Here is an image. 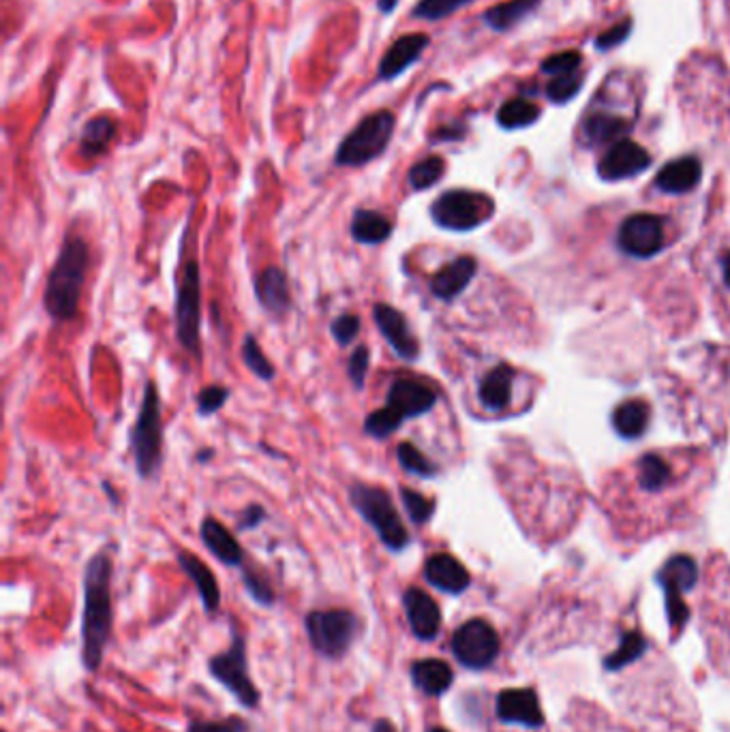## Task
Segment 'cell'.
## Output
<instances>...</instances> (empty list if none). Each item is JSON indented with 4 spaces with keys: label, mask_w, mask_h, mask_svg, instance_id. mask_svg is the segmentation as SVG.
Returning a JSON list of instances; mask_svg holds the SVG:
<instances>
[{
    "label": "cell",
    "mask_w": 730,
    "mask_h": 732,
    "mask_svg": "<svg viewBox=\"0 0 730 732\" xmlns=\"http://www.w3.org/2000/svg\"><path fill=\"white\" fill-rule=\"evenodd\" d=\"M112 572L108 551L90 557L84 568V610H82V664L88 673H97L105 647L112 636Z\"/></svg>",
    "instance_id": "6da1fadb"
},
{
    "label": "cell",
    "mask_w": 730,
    "mask_h": 732,
    "mask_svg": "<svg viewBox=\"0 0 730 732\" xmlns=\"http://www.w3.org/2000/svg\"><path fill=\"white\" fill-rule=\"evenodd\" d=\"M88 272V244L67 236L43 289V307L54 322H69L80 307Z\"/></svg>",
    "instance_id": "7a4b0ae2"
},
{
    "label": "cell",
    "mask_w": 730,
    "mask_h": 732,
    "mask_svg": "<svg viewBox=\"0 0 730 732\" xmlns=\"http://www.w3.org/2000/svg\"><path fill=\"white\" fill-rule=\"evenodd\" d=\"M349 501L390 553H401L412 542L409 531L394 508V501L382 486L356 482L349 488Z\"/></svg>",
    "instance_id": "3957f363"
},
{
    "label": "cell",
    "mask_w": 730,
    "mask_h": 732,
    "mask_svg": "<svg viewBox=\"0 0 730 732\" xmlns=\"http://www.w3.org/2000/svg\"><path fill=\"white\" fill-rule=\"evenodd\" d=\"M131 452L138 476L144 480L155 478L163 461V420H161V396L155 379L146 381L138 420L131 431Z\"/></svg>",
    "instance_id": "277c9868"
},
{
    "label": "cell",
    "mask_w": 730,
    "mask_h": 732,
    "mask_svg": "<svg viewBox=\"0 0 730 732\" xmlns=\"http://www.w3.org/2000/svg\"><path fill=\"white\" fill-rule=\"evenodd\" d=\"M397 127V118L390 110H377L364 116L358 125L349 131L334 152V163L339 167H362L379 159L390 146V140Z\"/></svg>",
    "instance_id": "5b68a950"
},
{
    "label": "cell",
    "mask_w": 730,
    "mask_h": 732,
    "mask_svg": "<svg viewBox=\"0 0 730 732\" xmlns=\"http://www.w3.org/2000/svg\"><path fill=\"white\" fill-rule=\"evenodd\" d=\"M304 630L313 649L328 660H341L360 634V619L352 610H313L304 617Z\"/></svg>",
    "instance_id": "8992f818"
},
{
    "label": "cell",
    "mask_w": 730,
    "mask_h": 732,
    "mask_svg": "<svg viewBox=\"0 0 730 732\" xmlns=\"http://www.w3.org/2000/svg\"><path fill=\"white\" fill-rule=\"evenodd\" d=\"M208 670L210 675L219 681V685H223V688L238 700V705H242L245 709L260 707L262 694L255 688V683L251 679L247 640L240 630L234 632L232 645L227 647V651L212 655L208 660Z\"/></svg>",
    "instance_id": "52a82bcc"
},
{
    "label": "cell",
    "mask_w": 730,
    "mask_h": 732,
    "mask_svg": "<svg viewBox=\"0 0 730 732\" xmlns=\"http://www.w3.org/2000/svg\"><path fill=\"white\" fill-rule=\"evenodd\" d=\"M495 204L486 193L452 189L441 193L431 204V219L441 230L469 232L493 217Z\"/></svg>",
    "instance_id": "ba28073f"
},
{
    "label": "cell",
    "mask_w": 730,
    "mask_h": 732,
    "mask_svg": "<svg viewBox=\"0 0 730 732\" xmlns=\"http://www.w3.org/2000/svg\"><path fill=\"white\" fill-rule=\"evenodd\" d=\"M176 339L187 354L202 358V277L197 262H187L176 287Z\"/></svg>",
    "instance_id": "9c48e42d"
},
{
    "label": "cell",
    "mask_w": 730,
    "mask_h": 732,
    "mask_svg": "<svg viewBox=\"0 0 730 732\" xmlns=\"http://www.w3.org/2000/svg\"><path fill=\"white\" fill-rule=\"evenodd\" d=\"M452 653L465 668L482 670L491 666L499 653V636L484 619H469L452 636Z\"/></svg>",
    "instance_id": "30bf717a"
},
{
    "label": "cell",
    "mask_w": 730,
    "mask_h": 732,
    "mask_svg": "<svg viewBox=\"0 0 730 732\" xmlns=\"http://www.w3.org/2000/svg\"><path fill=\"white\" fill-rule=\"evenodd\" d=\"M696 576V563L686 555L673 557L660 572V583L666 591L668 619H671L673 630H681L690 617L688 606L683 602V593L694 587Z\"/></svg>",
    "instance_id": "8fae6325"
},
{
    "label": "cell",
    "mask_w": 730,
    "mask_h": 732,
    "mask_svg": "<svg viewBox=\"0 0 730 732\" xmlns=\"http://www.w3.org/2000/svg\"><path fill=\"white\" fill-rule=\"evenodd\" d=\"M373 322L401 360L414 362L420 356V343L399 309L390 307L386 302H377L373 307Z\"/></svg>",
    "instance_id": "7c38bea8"
},
{
    "label": "cell",
    "mask_w": 730,
    "mask_h": 732,
    "mask_svg": "<svg viewBox=\"0 0 730 732\" xmlns=\"http://www.w3.org/2000/svg\"><path fill=\"white\" fill-rule=\"evenodd\" d=\"M664 244L662 221L653 215H632L619 230V247L634 257L656 255Z\"/></svg>",
    "instance_id": "4fadbf2b"
},
{
    "label": "cell",
    "mask_w": 730,
    "mask_h": 732,
    "mask_svg": "<svg viewBox=\"0 0 730 732\" xmlns=\"http://www.w3.org/2000/svg\"><path fill=\"white\" fill-rule=\"evenodd\" d=\"M651 165V155L632 140H617L598 165V174L604 180H623L643 174Z\"/></svg>",
    "instance_id": "5bb4252c"
},
{
    "label": "cell",
    "mask_w": 730,
    "mask_h": 732,
    "mask_svg": "<svg viewBox=\"0 0 730 732\" xmlns=\"http://www.w3.org/2000/svg\"><path fill=\"white\" fill-rule=\"evenodd\" d=\"M435 403H437V392L416 379L392 381L386 394V405H390L405 420L429 414Z\"/></svg>",
    "instance_id": "9a60e30c"
},
{
    "label": "cell",
    "mask_w": 730,
    "mask_h": 732,
    "mask_svg": "<svg viewBox=\"0 0 730 732\" xmlns=\"http://www.w3.org/2000/svg\"><path fill=\"white\" fill-rule=\"evenodd\" d=\"M431 37L424 33H409L394 41L386 54L379 60L377 67V80L379 82H390L399 78L409 67H414L422 58L424 50L429 48Z\"/></svg>",
    "instance_id": "2e32d148"
},
{
    "label": "cell",
    "mask_w": 730,
    "mask_h": 732,
    "mask_svg": "<svg viewBox=\"0 0 730 732\" xmlns=\"http://www.w3.org/2000/svg\"><path fill=\"white\" fill-rule=\"evenodd\" d=\"M403 608L409 630L418 640H433L441 630V610L427 591L409 587L403 593Z\"/></svg>",
    "instance_id": "e0dca14e"
},
{
    "label": "cell",
    "mask_w": 730,
    "mask_h": 732,
    "mask_svg": "<svg viewBox=\"0 0 730 732\" xmlns=\"http://www.w3.org/2000/svg\"><path fill=\"white\" fill-rule=\"evenodd\" d=\"M497 718L506 724H519L538 728L542 724V711L534 690H504L497 696Z\"/></svg>",
    "instance_id": "ac0fdd59"
},
{
    "label": "cell",
    "mask_w": 730,
    "mask_h": 732,
    "mask_svg": "<svg viewBox=\"0 0 730 732\" xmlns=\"http://www.w3.org/2000/svg\"><path fill=\"white\" fill-rule=\"evenodd\" d=\"M255 298L260 307L270 315L283 317L292 309L290 283H287L285 272L277 266H268L255 279Z\"/></svg>",
    "instance_id": "d6986e66"
},
{
    "label": "cell",
    "mask_w": 730,
    "mask_h": 732,
    "mask_svg": "<svg viewBox=\"0 0 730 732\" xmlns=\"http://www.w3.org/2000/svg\"><path fill=\"white\" fill-rule=\"evenodd\" d=\"M424 578H427L429 585L450 593V596H459L471 583L467 568L448 553H437L427 559V563H424Z\"/></svg>",
    "instance_id": "ffe728a7"
},
{
    "label": "cell",
    "mask_w": 730,
    "mask_h": 732,
    "mask_svg": "<svg viewBox=\"0 0 730 732\" xmlns=\"http://www.w3.org/2000/svg\"><path fill=\"white\" fill-rule=\"evenodd\" d=\"M200 538L208 551L215 555L221 563H225V566H230V568L242 566L245 551H242V546L234 538V533L225 525H221L217 518H212V516L204 518L200 525Z\"/></svg>",
    "instance_id": "44dd1931"
},
{
    "label": "cell",
    "mask_w": 730,
    "mask_h": 732,
    "mask_svg": "<svg viewBox=\"0 0 730 732\" xmlns=\"http://www.w3.org/2000/svg\"><path fill=\"white\" fill-rule=\"evenodd\" d=\"M476 270H478V264L474 257L465 255V257L454 259V262L441 268L431 279V292L435 294V298L450 302L463 292V289L471 283V279L476 277Z\"/></svg>",
    "instance_id": "7402d4cb"
},
{
    "label": "cell",
    "mask_w": 730,
    "mask_h": 732,
    "mask_svg": "<svg viewBox=\"0 0 730 732\" xmlns=\"http://www.w3.org/2000/svg\"><path fill=\"white\" fill-rule=\"evenodd\" d=\"M178 563H180L182 572L189 576V581H193L197 593H200V600H202L206 613H217L221 606V589H219V583H217L215 574H212V570L200 557L187 553V551L178 553Z\"/></svg>",
    "instance_id": "603a6c76"
},
{
    "label": "cell",
    "mask_w": 730,
    "mask_h": 732,
    "mask_svg": "<svg viewBox=\"0 0 730 732\" xmlns=\"http://www.w3.org/2000/svg\"><path fill=\"white\" fill-rule=\"evenodd\" d=\"M703 176V165L696 157H683L677 161L666 163L658 178L656 185L664 191V193H688L692 191L698 180Z\"/></svg>",
    "instance_id": "cb8c5ba5"
},
{
    "label": "cell",
    "mask_w": 730,
    "mask_h": 732,
    "mask_svg": "<svg viewBox=\"0 0 730 732\" xmlns=\"http://www.w3.org/2000/svg\"><path fill=\"white\" fill-rule=\"evenodd\" d=\"M412 681L416 688L427 694V696H441L450 690L454 681V673L448 662L429 658V660H418L412 664Z\"/></svg>",
    "instance_id": "d4e9b609"
},
{
    "label": "cell",
    "mask_w": 730,
    "mask_h": 732,
    "mask_svg": "<svg viewBox=\"0 0 730 732\" xmlns=\"http://www.w3.org/2000/svg\"><path fill=\"white\" fill-rule=\"evenodd\" d=\"M392 230V221L379 210L371 208H358L352 217V225H349L352 238L360 244H369V247L386 242L392 236Z\"/></svg>",
    "instance_id": "484cf974"
},
{
    "label": "cell",
    "mask_w": 730,
    "mask_h": 732,
    "mask_svg": "<svg viewBox=\"0 0 730 732\" xmlns=\"http://www.w3.org/2000/svg\"><path fill=\"white\" fill-rule=\"evenodd\" d=\"M540 7V0H508V3H499L484 11V24L497 30V33H506V30L521 24L525 18Z\"/></svg>",
    "instance_id": "4316f807"
},
{
    "label": "cell",
    "mask_w": 730,
    "mask_h": 732,
    "mask_svg": "<svg viewBox=\"0 0 730 732\" xmlns=\"http://www.w3.org/2000/svg\"><path fill=\"white\" fill-rule=\"evenodd\" d=\"M512 381H514V371L510 369V366L501 364V366H497V369H493L480 384L478 394H480L482 405L491 411L504 409L510 403Z\"/></svg>",
    "instance_id": "83f0119b"
},
{
    "label": "cell",
    "mask_w": 730,
    "mask_h": 732,
    "mask_svg": "<svg viewBox=\"0 0 730 732\" xmlns=\"http://www.w3.org/2000/svg\"><path fill=\"white\" fill-rule=\"evenodd\" d=\"M114 137H116V122L110 116H95L93 120H88L82 129L80 152L86 159H97L110 148Z\"/></svg>",
    "instance_id": "f1b7e54d"
},
{
    "label": "cell",
    "mask_w": 730,
    "mask_h": 732,
    "mask_svg": "<svg viewBox=\"0 0 730 732\" xmlns=\"http://www.w3.org/2000/svg\"><path fill=\"white\" fill-rule=\"evenodd\" d=\"M647 422H649V407L647 403L638 399L619 405L613 416L615 431L628 439H636L638 435H643L647 429Z\"/></svg>",
    "instance_id": "f546056e"
},
{
    "label": "cell",
    "mask_w": 730,
    "mask_h": 732,
    "mask_svg": "<svg viewBox=\"0 0 730 732\" xmlns=\"http://www.w3.org/2000/svg\"><path fill=\"white\" fill-rule=\"evenodd\" d=\"M626 131H628V122L613 114H591L583 122V133L593 144L613 142Z\"/></svg>",
    "instance_id": "4dcf8cb0"
},
{
    "label": "cell",
    "mask_w": 730,
    "mask_h": 732,
    "mask_svg": "<svg viewBox=\"0 0 730 732\" xmlns=\"http://www.w3.org/2000/svg\"><path fill=\"white\" fill-rule=\"evenodd\" d=\"M538 118H540L538 105L527 101V99H510V101H506L504 105H501L499 112H497L499 127H504L508 131L534 125Z\"/></svg>",
    "instance_id": "1f68e13d"
},
{
    "label": "cell",
    "mask_w": 730,
    "mask_h": 732,
    "mask_svg": "<svg viewBox=\"0 0 730 732\" xmlns=\"http://www.w3.org/2000/svg\"><path fill=\"white\" fill-rule=\"evenodd\" d=\"M240 356H242V362H245L247 369L262 381H272L277 375V369L275 364H272L264 349L260 345V341H257L253 334H247L245 339H242V347H240Z\"/></svg>",
    "instance_id": "d6a6232c"
},
{
    "label": "cell",
    "mask_w": 730,
    "mask_h": 732,
    "mask_svg": "<svg viewBox=\"0 0 730 732\" xmlns=\"http://www.w3.org/2000/svg\"><path fill=\"white\" fill-rule=\"evenodd\" d=\"M446 172V163L441 157H427L412 165V170L407 172V182L414 191H427L441 180Z\"/></svg>",
    "instance_id": "836d02e7"
},
{
    "label": "cell",
    "mask_w": 730,
    "mask_h": 732,
    "mask_svg": "<svg viewBox=\"0 0 730 732\" xmlns=\"http://www.w3.org/2000/svg\"><path fill=\"white\" fill-rule=\"evenodd\" d=\"M403 420L405 418H401L397 411H394L390 405H386L382 409L371 411V414L364 418L362 429L373 439H388L390 435H394L401 429Z\"/></svg>",
    "instance_id": "e575fe53"
},
{
    "label": "cell",
    "mask_w": 730,
    "mask_h": 732,
    "mask_svg": "<svg viewBox=\"0 0 730 732\" xmlns=\"http://www.w3.org/2000/svg\"><path fill=\"white\" fill-rule=\"evenodd\" d=\"M474 3V0H418V5L412 11V18L439 22L450 18L452 13Z\"/></svg>",
    "instance_id": "d590c367"
},
{
    "label": "cell",
    "mask_w": 730,
    "mask_h": 732,
    "mask_svg": "<svg viewBox=\"0 0 730 732\" xmlns=\"http://www.w3.org/2000/svg\"><path fill=\"white\" fill-rule=\"evenodd\" d=\"M397 461L407 474H414L418 478H433L437 474V467L409 441L397 446Z\"/></svg>",
    "instance_id": "8d00e7d4"
},
{
    "label": "cell",
    "mask_w": 730,
    "mask_h": 732,
    "mask_svg": "<svg viewBox=\"0 0 730 732\" xmlns=\"http://www.w3.org/2000/svg\"><path fill=\"white\" fill-rule=\"evenodd\" d=\"M401 503L407 512V516L412 518L414 525H424L431 521V516L435 512V503L431 499H427L424 495H420L418 491H412V488L401 486Z\"/></svg>",
    "instance_id": "74e56055"
},
{
    "label": "cell",
    "mask_w": 730,
    "mask_h": 732,
    "mask_svg": "<svg viewBox=\"0 0 730 732\" xmlns=\"http://www.w3.org/2000/svg\"><path fill=\"white\" fill-rule=\"evenodd\" d=\"M583 88V73H568V75H557V78L551 80V84L546 86V97H549L553 103H568L572 97H576L581 93Z\"/></svg>",
    "instance_id": "f35d334b"
},
{
    "label": "cell",
    "mask_w": 730,
    "mask_h": 732,
    "mask_svg": "<svg viewBox=\"0 0 730 732\" xmlns=\"http://www.w3.org/2000/svg\"><path fill=\"white\" fill-rule=\"evenodd\" d=\"M643 651H645V640H643V636L636 634V632H628L626 636L621 638L619 649L611 655V658L606 660V668L617 670L621 666H626V664L634 662L636 658H641Z\"/></svg>",
    "instance_id": "ab89813d"
},
{
    "label": "cell",
    "mask_w": 730,
    "mask_h": 732,
    "mask_svg": "<svg viewBox=\"0 0 730 732\" xmlns=\"http://www.w3.org/2000/svg\"><path fill=\"white\" fill-rule=\"evenodd\" d=\"M242 583H245V589L249 591V596L262 606H272L275 604V589L268 583V578L262 576L260 572H255L251 568H242Z\"/></svg>",
    "instance_id": "60d3db41"
},
{
    "label": "cell",
    "mask_w": 730,
    "mask_h": 732,
    "mask_svg": "<svg viewBox=\"0 0 730 732\" xmlns=\"http://www.w3.org/2000/svg\"><path fill=\"white\" fill-rule=\"evenodd\" d=\"M668 476H671V471H668V465L660 456L649 454L641 461V484L647 491H658V488L666 484Z\"/></svg>",
    "instance_id": "b9f144b4"
},
{
    "label": "cell",
    "mask_w": 730,
    "mask_h": 732,
    "mask_svg": "<svg viewBox=\"0 0 730 732\" xmlns=\"http://www.w3.org/2000/svg\"><path fill=\"white\" fill-rule=\"evenodd\" d=\"M227 399H230V390H227L225 386L202 388L200 394H197V414L204 418L215 416L219 409L225 407Z\"/></svg>",
    "instance_id": "7bdbcfd3"
},
{
    "label": "cell",
    "mask_w": 730,
    "mask_h": 732,
    "mask_svg": "<svg viewBox=\"0 0 730 732\" xmlns=\"http://www.w3.org/2000/svg\"><path fill=\"white\" fill-rule=\"evenodd\" d=\"M187 732H251V726L238 715H230L223 720H193Z\"/></svg>",
    "instance_id": "ee69618b"
},
{
    "label": "cell",
    "mask_w": 730,
    "mask_h": 732,
    "mask_svg": "<svg viewBox=\"0 0 730 732\" xmlns=\"http://www.w3.org/2000/svg\"><path fill=\"white\" fill-rule=\"evenodd\" d=\"M583 63V56L579 52H561V54H553L544 60V63L540 65L544 73L553 75V78H557V75H568V73H576L579 71Z\"/></svg>",
    "instance_id": "f6af8a7d"
},
{
    "label": "cell",
    "mask_w": 730,
    "mask_h": 732,
    "mask_svg": "<svg viewBox=\"0 0 730 732\" xmlns=\"http://www.w3.org/2000/svg\"><path fill=\"white\" fill-rule=\"evenodd\" d=\"M360 317L358 315H352V313H345V315H339L334 322L330 324V334L332 339L337 341V345L341 347H347L349 343H354L358 332H360Z\"/></svg>",
    "instance_id": "bcb514c9"
},
{
    "label": "cell",
    "mask_w": 730,
    "mask_h": 732,
    "mask_svg": "<svg viewBox=\"0 0 730 732\" xmlns=\"http://www.w3.org/2000/svg\"><path fill=\"white\" fill-rule=\"evenodd\" d=\"M369 364H371V354L369 347H356L354 354L349 356L347 360V375L352 379V384L356 390L364 388V381H367V373H369Z\"/></svg>",
    "instance_id": "7dc6e473"
},
{
    "label": "cell",
    "mask_w": 730,
    "mask_h": 732,
    "mask_svg": "<svg viewBox=\"0 0 730 732\" xmlns=\"http://www.w3.org/2000/svg\"><path fill=\"white\" fill-rule=\"evenodd\" d=\"M632 33V20H623L619 24H615L613 28L604 30V33L596 39V48L598 50H613L617 45H621L626 41Z\"/></svg>",
    "instance_id": "c3c4849f"
},
{
    "label": "cell",
    "mask_w": 730,
    "mask_h": 732,
    "mask_svg": "<svg viewBox=\"0 0 730 732\" xmlns=\"http://www.w3.org/2000/svg\"><path fill=\"white\" fill-rule=\"evenodd\" d=\"M266 516L268 514L264 506H260V503H251V506H247L238 516V531H249L260 527L266 521Z\"/></svg>",
    "instance_id": "681fc988"
},
{
    "label": "cell",
    "mask_w": 730,
    "mask_h": 732,
    "mask_svg": "<svg viewBox=\"0 0 730 732\" xmlns=\"http://www.w3.org/2000/svg\"><path fill=\"white\" fill-rule=\"evenodd\" d=\"M399 3H401V0H377V9L382 11L384 15H388V13H392L394 9L399 7Z\"/></svg>",
    "instance_id": "f907efd6"
},
{
    "label": "cell",
    "mask_w": 730,
    "mask_h": 732,
    "mask_svg": "<svg viewBox=\"0 0 730 732\" xmlns=\"http://www.w3.org/2000/svg\"><path fill=\"white\" fill-rule=\"evenodd\" d=\"M371 732H397V726H394L390 720H377L373 724V730Z\"/></svg>",
    "instance_id": "816d5d0a"
},
{
    "label": "cell",
    "mask_w": 730,
    "mask_h": 732,
    "mask_svg": "<svg viewBox=\"0 0 730 732\" xmlns=\"http://www.w3.org/2000/svg\"><path fill=\"white\" fill-rule=\"evenodd\" d=\"M724 279H726V283L730 285V255H728L726 264H724Z\"/></svg>",
    "instance_id": "f5cc1de1"
},
{
    "label": "cell",
    "mask_w": 730,
    "mask_h": 732,
    "mask_svg": "<svg viewBox=\"0 0 730 732\" xmlns=\"http://www.w3.org/2000/svg\"><path fill=\"white\" fill-rule=\"evenodd\" d=\"M208 459H212V450H202V454L197 456V461H208Z\"/></svg>",
    "instance_id": "db71d44e"
},
{
    "label": "cell",
    "mask_w": 730,
    "mask_h": 732,
    "mask_svg": "<svg viewBox=\"0 0 730 732\" xmlns=\"http://www.w3.org/2000/svg\"><path fill=\"white\" fill-rule=\"evenodd\" d=\"M429 732H448V730L446 728H431Z\"/></svg>",
    "instance_id": "11a10c76"
}]
</instances>
